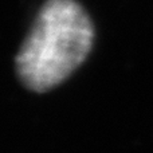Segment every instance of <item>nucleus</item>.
I'll use <instances>...</instances> for the list:
<instances>
[{
	"label": "nucleus",
	"mask_w": 153,
	"mask_h": 153,
	"mask_svg": "<svg viewBox=\"0 0 153 153\" xmlns=\"http://www.w3.org/2000/svg\"><path fill=\"white\" fill-rule=\"evenodd\" d=\"M93 26L74 0H48L16 58L22 82L35 91L59 85L85 61Z\"/></svg>",
	"instance_id": "f257e3e1"
}]
</instances>
